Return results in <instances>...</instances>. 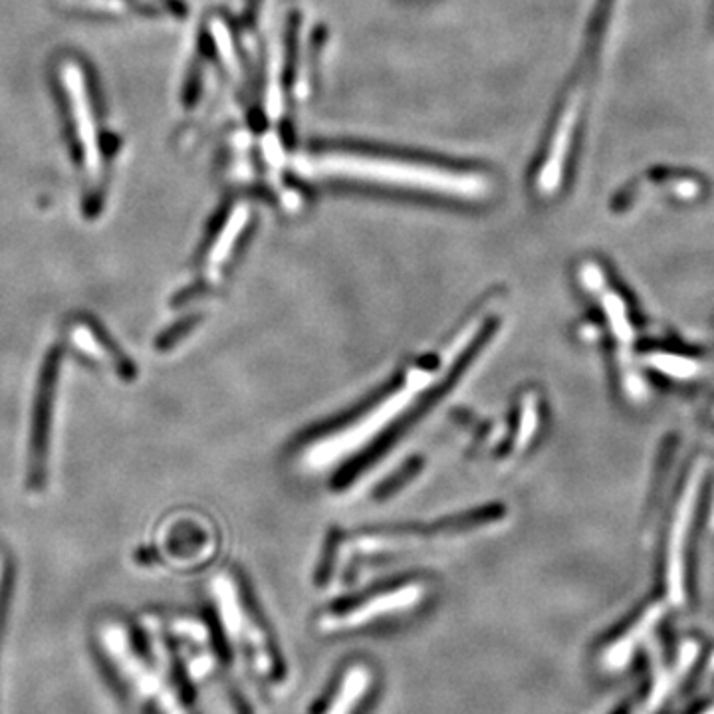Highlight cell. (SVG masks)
<instances>
[{"label": "cell", "instance_id": "1", "mask_svg": "<svg viewBox=\"0 0 714 714\" xmlns=\"http://www.w3.org/2000/svg\"><path fill=\"white\" fill-rule=\"evenodd\" d=\"M481 332V322H473L459 332V336L452 339L451 346L447 347L439 357H431L419 366L411 368L403 385L391 391L385 400L376 403L371 410L347 423L346 427H339V431L330 433L312 442L302 452V464L308 471H326L334 464L344 462V459L361 451L369 441H373L379 433L385 431L393 421L400 419L405 411L410 410L415 401L419 400L421 393L437 385L452 364L462 356L464 347L473 342L474 336Z\"/></svg>", "mask_w": 714, "mask_h": 714}, {"label": "cell", "instance_id": "2", "mask_svg": "<svg viewBox=\"0 0 714 714\" xmlns=\"http://www.w3.org/2000/svg\"><path fill=\"white\" fill-rule=\"evenodd\" d=\"M296 168L306 177L352 178L452 199H481L488 193V181L476 173L352 151L302 156Z\"/></svg>", "mask_w": 714, "mask_h": 714}, {"label": "cell", "instance_id": "3", "mask_svg": "<svg viewBox=\"0 0 714 714\" xmlns=\"http://www.w3.org/2000/svg\"><path fill=\"white\" fill-rule=\"evenodd\" d=\"M149 633L153 637V659L139 649L134 633L116 618L100 621L94 640L119 683L139 703H148L156 714H189L175 683L171 652L158 633Z\"/></svg>", "mask_w": 714, "mask_h": 714}, {"label": "cell", "instance_id": "4", "mask_svg": "<svg viewBox=\"0 0 714 714\" xmlns=\"http://www.w3.org/2000/svg\"><path fill=\"white\" fill-rule=\"evenodd\" d=\"M210 598L215 601L217 618L221 621L224 640L237 663L253 675V679L276 687L283 681V667L266 637L263 625L253 618L242 591L229 574L210 579Z\"/></svg>", "mask_w": 714, "mask_h": 714}, {"label": "cell", "instance_id": "5", "mask_svg": "<svg viewBox=\"0 0 714 714\" xmlns=\"http://www.w3.org/2000/svg\"><path fill=\"white\" fill-rule=\"evenodd\" d=\"M429 589L423 581H407L398 588L383 589L359 599L347 608L322 613L315 621V630L324 635H339L352 631L368 630L383 621L407 615L423 606Z\"/></svg>", "mask_w": 714, "mask_h": 714}, {"label": "cell", "instance_id": "6", "mask_svg": "<svg viewBox=\"0 0 714 714\" xmlns=\"http://www.w3.org/2000/svg\"><path fill=\"white\" fill-rule=\"evenodd\" d=\"M60 378V352H50L44 359L43 371L36 385L34 410H32L31 445H28V471L26 483L31 491H43L48 469V442H50V423H53L56 389Z\"/></svg>", "mask_w": 714, "mask_h": 714}, {"label": "cell", "instance_id": "7", "mask_svg": "<svg viewBox=\"0 0 714 714\" xmlns=\"http://www.w3.org/2000/svg\"><path fill=\"white\" fill-rule=\"evenodd\" d=\"M704 464H696L693 473L687 481L683 494L679 498V505L675 510V518H672L671 536H669V550H667V581H669V596L677 606H681L684 601V540H687V532L689 526L693 520L694 505H696V496H699V488L703 483Z\"/></svg>", "mask_w": 714, "mask_h": 714}, {"label": "cell", "instance_id": "8", "mask_svg": "<svg viewBox=\"0 0 714 714\" xmlns=\"http://www.w3.org/2000/svg\"><path fill=\"white\" fill-rule=\"evenodd\" d=\"M68 337H70L72 346L76 347V352L92 359L100 368L112 371L116 378L124 379V381H131L136 378L134 364L94 324H90L85 320H76L68 327Z\"/></svg>", "mask_w": 714, "mask_h": 714}, {"label": "cell", "instance_id": "9", "mask_svg": "<svg viewBox=\"0 0 714 714\" xmlns=\"http://www.w3.org/2000/svg\"><path fill=\"white\" fill-rule=\"evenodd\" d=\"M376 684V672L368 663H352L339 675L326 703L315 714H357Z\"/></svg>", "mask_w": 714, "mask_h": 714}, {"label": "cell", "instance_id": "10", "mask_svg": "<svg viewBox=\"0 0 714 714\" xmlns=\"http://www.w3.org/2000/svg\"><path fill=\"white\" fill-rule=\"evenodd\" d=\"M579 278H581V284L586 286V290H589L591 295L596 296L601 308L606 310L611 332H613L615 339L620 342V346H623L621 357L625 361V354L630 352L627 346L633 342V327H631L630 318H627V308L623 304L620 296L611 290L610 284H608L606 276L599 270L598 264H581Z\"/></svg>", "mask_w": 714, "mask_h": 714}, {"label": "cell", "instance_id": "11", "mask_svg": "<svg viewBox=\"0 0 714 714\" xmlns=\"http://www.w3.org/2000/svg\"><path fill=\"white\" fill-rule=\"evenodd\" d=\"M652 368L659 369L663 373L667 376H672V378H693L699 371V366L687 359V357H677V356H661V354H653V356L645 359Z\"/></svg>", "mask_w": 714, "mask_h": 714}, {"label": "cell", "instance_id": "12", "mask_svg": "<svg viewBox=\"0 0 714 714\" xmlns=\"http://www.w3.org/2000/svg\"><path fill=\"white\" fill-rule=\"evenodd\" d=\"M7 557L0 552V615H2V599H4V589H7Z\"/></svg>", "mask_w": 714, "mask_h": 714}]
</instances>
